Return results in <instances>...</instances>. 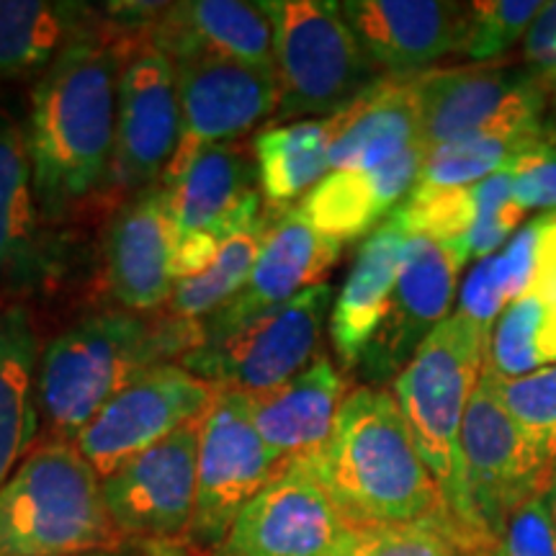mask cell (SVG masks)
<instances>
[{"instance_id":"ba28073f","label":"cell","mask_w":556,"mask_h":556,"mask_svg":"<svg viewBox=\"0 0 556 556\" xmlns=\"http://www.w3.org/2000/svg\"><path fill=\"white\" fill-rule=\"evenodd\" d=\"M462 454L471 510L479 531L495 546L513 513L546 490L556 458L513 420L490 368L479 377L464 415Z\"/></svg>"},{"instance_id":"3957f363","label":"cell","mask_w":556,"mask_h":556,"mask_svg":"<svg viewBox=\"0 0 556 556\" xmlns=\"http://www.w3.org/2000/svg\"><path fill=\"white\" fill-rule=\"evenodd\" d=\"M201 343V325L152 328L135 312L109 309L70 325L41 348L39 407L58 441L73 443L131 379Z\"/></svg>"},{"instance_id":"f1b7e54d","label":"cell","mask_w":556,"mask_h":556,"mask_svg":"<svg viewBox=\"0 0 556 556\" xmlns=\"http://www.w3.org/2000/svg\"><path fill=\"white\" fill-rule=\"evenodd\" d=\"M99 11L73 0H0V83L41 78Z\"/></svg>"},{"instance_id":"e0dca14e","label":"cell","mask_w":556,"mask_h":556,"mask_svg":"<svg viewBox=\"0 0 556 556\" xmlns=\"http://www.w3.org/2000/svg\"><path fill=\"white\" fill-rule=\"evenodd\" d=\"M345 531L328 492L291 462L242 507L217 556H330Z\"/></svg>"},{"instance_id":"7402d4cb","label":"cell","mask_w":556,"mask_h":556,"mask_svg":"<svg viewBox=\"0 0 556 556\" xmlns=\"http://www.w3.org/2000/svg\"><path fill=\"white\" fill-rule=\"evenodd\" d=\"M144 39L170 60L217 54L276 73L274 29L261 3L245 0H186L168 3Z\"/></svg>"},{"instance_id":"44dd1931","label":"cell","mask_w":556,"mask_h":556,"mask_svg":"<svg viewBox=\"0 0 556 556\" xmlns=\"http://www.w3.org/2000/svg\"><path fill=\"white\" fill-rule=\"evenodd\" d=\"M26 127L0 106V296L45 287L54 274V250L47 240Z\"/></svg>"},{"instance_id":"4dcf8cb0","label":"cell","mask_w":556,"mask_h":556,"mask_svg":"<svg viewBox=\"0 0 556 556\" xmlns=\"http://www.w3.org/2000/svg\"><path fill=\"white\" fill-rule=\"evenodd\" d=\"M548 127L484 129L426 150L415 189H458L510 168L528 148L552 135Z\"/></svg>"},{"instance_id":"2e32d148","label":"cell","mask_w":556,"mask_h":556,"mask_svg":"<svg viewBox=\"0 0 556 556\" xmlns=\"http://www.w3.org/2000/svg\"><path fill=\"white\" fill-rule=\"evenodd\" d=\"M340 13L384 78H415L462 54L471 29V3L448 0H345Z\"/></svg>"},{"instance_id":"b9f144b4","label":"cell","mask_w":556,"mask_h":556,"mask_svg":"<svg viewBox=\"0 0 556 556\" xmlns=\"http://www.w3.org/2000/svg\"><path fill=\"white\" fill-rule=\"evenodd\" d=\"M83 556H131V554L119 552V548H103V552H90V554H83Z\"/></svg>"},{"instance_id":"8fae6325","label":"cell","mask_w":556,"mask_h":556,"mask_svg":"<svg viewBox=\"0 0 556 556\" xmlns=\"http://www.w3.org/2000/svg\"><path fill=\"white\" fill-rule=\"evenodd\" d=\"M283 462L266 446L250 417L245 392H219L201 422L197 510L189 539L217 548L250 500L281 471Z\"/></svg>"},{"instance_id":"4316f807","label":"cell","mask_w":556,"mask_h":556,"mask_svg":"<svg viewBox=\"0 0 556 556\" xmlns=\"http://www.w3.org/2000/svg\"><path fill=\"white\" fill-rule=\"evenodd\" d=\"M41 343L26 304L0 302V486L37 448Z\"/></svg>"},{"instance_id":"9a60e30c","label":"cell","mask_w":556,"mask_h":556,"mask_svg":"<svg viewBox=\"0 0 556 556\" xmlns=\"http://www.w3.org/2000/svg\"><path fill=\"white\" fill-rule=\"evenodd\" d=\"M173 67L184 137L165 178L184 168L197 152L214 144H232L276 116L281 90L270 70L250 67L217 54H186L173 60Z\"/></svg>"},{"instance_id":"1f68e13d","label":"cell","mask_w":556,"mask_h":556,"mask_svg":"<svg viewBox=\"0 0 556 556\" xmlns=\"http://www.w3.org/2000/svg\"><path fill=\"white\" fill-rule=\"evenodd\" d=\"M263 227H266V217L258 225L242 229V232L225 240L217 261L204 274L173 283L168 299V312L173 319L201 325L245 289L248 278L253 274L255 258H258Z\"/></svg>"},{"instance_id":"ac0fdd59","label":"cell","mask_w":556,"mask_h":556,"mask_svg":"<svg viewBox=\"0 0 556 556\" xmlns=\"http://www.w3.org/2000/svg\"><path fill=\"white\" fill-rule=\"evenodd\" d=\"M343 242L328 238L304 217L302 208L289 206L266 217L258 258L245 289L212 317L201 323V340L222 338L248 319L281 307L336 266Z\"/></svg>"},{"instance_id":"603a6c76","label":"cell","mask_w":556,"mask_h":556,"mask_svg":"<svg viewBox=\"0 0 556 556\" xmlns=\"http://www.w3.org/2000/svg\"><path fill=\"white\" fill-rule=\"evenodd\" d=\"M426 144H415L400 157L371 170H330L302 199V214L319 232L338 242L364 238L397 212L420 178Z\"/></svg>"},{"instance_id":"277c9868","label":"cell","mask_w":556,"mask_h":556,"mask_svg":"<svg viewBox=\"0 0 556 556\" xmlns=\"http://www.w3.org/2000/svg\"><path fill=\"white\" fill-rule=\"evenodd\" d=\"M486 351L490 336L454 309L392 381V394L405 415L417 454L433 475L458 531L477 556H492L495 546L479 531L471 510L462 428L471 394L484 371Z\"/></svg>"},{"instance_id":"e575fe53","label":"cell","mask_w":556,"mask_h":556,"mask_svg":"<svg viewBox=\"0 0 556 556\" xmlns=\"http://www.w3.org/2000/svg\"><path fill=\"white\" fill-rule=\"evenodd\" d=\"M541 9L544 0H477L471 3V29L462 54L475 65L503 58L513 45L526 39Z\"/></svg>"},{"instance_id":"ab89813d","label":"cell","mask_w":556,"mask_h":556,"mask_svg":"<svg viewBox=\"0 0 556 556\" xmlns=\"http://www.w3.org/2000/svg\"><path fill=\"white\" fill-rule=\"evenodd\" d=\"M523 60L526 67L556 93V0L544 3V9L528 29L523 39Z\"/></svg>"},{"instance_id":"ffe728a7","label":"cell","mask_w":556,"mask_h":556,"mask_svg":"<svg viewBox=\"0 0 556 556\" xmlns=\"http://www.w3.org/2000/svg\"><path fill=\"white\" fill-rule=\"evenodd\" d=\"M258 170L235 144H214L163 180L176 238L212 235L229 240L263 219Z\"/></svg>"},{"instance_id":"4fadbf2b","label":"cell","mask_w":556,"mask_h":556,"mask_svg":"<svg viewBox=\"0 0 556 556\" xmlns=\"http://www.w3.org/2000/svg\"><path fill=\"white\" fill-rule=\"evenodd\" d=\"M201 422L176 430L103 477V503L119 536L139 541L189 536L197 510Z\"/></svg>"},{"instance_id":"d4e9b609","label":"cell","mask_w":556,"mask_h":556,"mask_svg":"<svg viewBox=\"0 0 556 556\" xmlns=\"http://www.w3.org/2000/svg\"><path fill=\"white\" fill-rule=\"evenodd\" d=\"M536 266L523 294L500 315L486 351V368L513 379L556 364V212L539 214Z\"/></svg>"},{"instance_id":"f35d334b","label":"cell","mask_w":556,"mask_h":556,"mask_svg":"<svg viewBox=\"0 0 556 556\" xmlns=\"http://www.w3.org/2000/svg\"><path fill=\"white\" fill-rule=\"evenodd\" d=\"M507 304H510V296H507V283L495 253L471 268L462 287V294H458L456 312L469 317L477 328H482L492 338V330H495Z\"/></svg>"},{"instance_id":"d6a6232c","label":"cell","mask_w":556,"mask_h":556,"mask_svg":"<svg viewBox=\"0 0 556 556\" xmlns=\"http://www.w3.org/2000/svg\"><path fill=\"white\" fill-rule=\"evenodd\" d=\"M330 556H475L435 526H348Z\"/></svg>"},{"instance_id":"cb8c5ba5","label":"cell","mask_w":556,"mask_h":556,"mask_svg":"<svg viewBox=\"0 0 556 556\" xmlns=\"http://www.w3.org/2000/svg\"><path fill=\"white\" fill-rule=\"evenodd\" d=\"M343 400V374L323 353L287 384L248 394L255 430L283 464L312 456L325 446Z\"/></svg>"},{"instance_id":"f546056e","label":"cell","mask_w":556,"mask_h":556,"mask_svg":"<svg viewBox=\"0 0 556 556\" xmlns=\"http://www.w3.org/2000/svg\"><path fill=\"white\" fill-rule=\"evenodd\" d=\"M338 114L325 119L274 124L253 139L255 170L263 199L274 206L307 197L330 173V150L338 137Z\"/></svg>"},{"instance_id":"74e56055","label":"cell","mask_w":556,"mask_h":556,"mask_svg":"<svg viewBox=\"0 0 556 556\" xmlns=\"http://www.w3.org/2000/svg\"><path fill=\"white\" fill-rule=\"evenodd\" d=\"M492 556H556V526L544 503V492L513 513Z\"/></svg>"},{"instance_id":"8992f818","label":"cell","mask_w":556,"mask_h":556,"mask_svg":"<svg viewBox=\"0 0 556 556\" xmlns=\"http://www.w3.org/2000/svg\"><path fill=\"white\" fill-rule=\"evenodd\" d=\"M274 29L278 109L274 122L338 114L384 78L361 50L340 3L261 0Z\"/></svg>"},{"instance_id":"5bb4252c","label":"cell","mask_w":556,"mask_h":556,"mask_svg":"<svg viewBox=\"0 0 556 556\" xmlns=\"http://www.w3.org/2000/svg\"><path fill=\"white\" fill-rule=\"evenodd\" d=\"M464 266V255L451 245L422 235H407L387 315L356 366L366 387L384 389L387 381L397 379L430 332L451 317Z\"/></svg>"},{"instance_id":"60d3db41","label":"cell","mask_w":556,"mask_h":556,"mask_svg":"<svg viewBox=\"0 0 556 556\" xmlns=\"http://www.w3.org/2000/svg\"><path fill=\"white\" fill-rule=\"evenodd\" d=\"M544 503L548 507V516H552L554 526H556V469H554V475H552V479H548V484L544 490Z\"/></svg>"},{"instance_id":"5b68a950","label":"cell","mask_w":556,"mask_h":556,"mask_svg":"<svg viewBox=\"0 0 556 556\" xmlns=\"http://www.w3.org/2000/svg\"><path fill=\"white\" fill-rule=\"evenodd\" d=\"M116 541L103 479L75 443H41L0 486V556H83Z\"/></svg>"},{"instance_id":"8d00e7d4","label":"cell","mask_w":556,"mask_h":556,"mask_svg":"<svg viewBox=\"0 0 556 556\" xmlns=\"http://www.w3.org/2000/svg\"><path fill=\"white\" fill-rule=\"evenodd\" d=\"M513 199L523 212L554 208L556 212V137L554 131L528 148L510 165Z\"/></svg>"},{"instance_id":"d6986e66","label":"cell","mask_w":556,"mask_h":556,"mask_svg":"<svg viewBox=\"0 0 556 556\" xmlns=\"http://www.w3.org/2000/svg\"><path fill=\"white\" fill-rule=\"evenodd\" d=\"M176 227L163 184L131 193L106 229V283L122 309L155 312L168 307L173 291Z\"/></svg>"},{"instance_id":"52a82bcc","label":"cell","mask_w":556,"mask_h":556,"mask_svg":"<svg viewBox=\"0 0 556 556\" xmlns=\"http://www.w3.org/2000/svg\"><path fill=\"white\" fill-rule=\"evenodd\" d=\"M332 302L330 283H317L227 336L201 340L180 356V366L217 392L255 394L287 384L319 356Z\"/></svg>"},{"instance_id":"d590c367","label":"cell","mask_w":556,"mask_h":556,"mask_svg":"<svg viewBox=\"0 0 556 556\" xmlns=\"http://www.w3.org/2000/svg\"><path fill=\"white\" fill-rule=\"evenodd\" d=\"M475 186L479 212L475 227H471L469 238L464 242V255H467V261L475 258L479 263L495 255L505 245L507 238L516 232L520 219L526 217V212L513 199L510 170L479 180Z\"/></svg>"},{"instance_id":"30bf717a","label":"cell","mask_w":556,"mask_h":556,"mask_svg":"<svg viewBox=\"0 0 556 556\" xmlns=\"http://www.w3.org/2000/svg\"><path fill=\"white\" fill-rule=\"evenodd\" d=\"M217 400L212 384L163 361L131 379L73 443L103 479L176 430L204 420Z\"/></svg>"},{"instance_id":"83f0119b","label":"cell","mask_w":556,"mask_h":556,"mask_svg":"<svg viewBox=\"0 0 556 556\" xmlns=\"http://www.w3.org/2000/svg\"><path fill=\"white\" fill-rule=\"evenodd\" d=\"M330 170H371L420 142L415 78H381L368 93L338 111Z\"/></svg>"},{"instance_id":"836d02e7","label":"cell","mask_w":556,"mask_h":556,"mask_svg":"<svg viewBox=\"0 0 556 556\" xmlns=\"http://www.w3.org/2000/svg\"><path fill=\"white\" fill-rule=\"evenodd\" d=\"M492 379L513 420L548 456L556 458V364L513 379L497 377L492 371Z\"/></svg>"},{"instance_id":"9c48e42d","label":"cell","mask_w":556,"mask_h":556,"mask_svg":"<svg viewBox=\"0 0 556 556\" xmlns=\"http://www.w3.org/2000/svg\"><path fill=\"white\" fill-rule=\"evenodd\" d=\"M548 88L528 67L469 65L415 75L426 150L484 129L546 127Z\"/></svg>"},{"instance_id":"7a4b0ae2","label":"cell","mask_w":556,"mask_h":556,"mask_svg":"<svg viewBox=\"0 0 556 556\" xmlns=\"http://www.w3.org/2000/svg\"><path fill=\"white\" fill-rule=\"evenodd\" d=\"M296 464L328 492L348 526H435L475 554L389 389L364 384L348 392L325 446Z\"/></svg>"},{"instance_id":"484cf974","label":"cell","mask_w":556,"mask_h":556,"mask_svg":"<svg viewBox=\"0 0 556 556\" xmlns=\"http://www.w3.org/2000/svg\"><path fill=\"white\" fill-rule=\"evenodd\" d=\"M407 232L389 217L358 250L330 312V340L343 368H356L397 287Z\"/></svg>"},{"instance_id":"7c38bea8","label":"cell","mask_w":556,"mask_h":556,"mask_svg":"<svg viewBox=\"0 0 556 556\" xmlns=\"http://www.w3.org/2000/svg\"><path fill=\"white\" fill-rule=\"evenodd\" d=\"M184 137L173 60L148 39H131L119 80L111 186L144 191L163 184Z\"/></svg>"},{"instance_id":"6da1fadb","label":"cell","mask_w":556,"mask_h":556,"mask_svg":"<svg viewBox=\"0 0 556 556\" xmlns=\"http://www.w3.org/2000/svg\"><path fill=\"white\" fill-rule=\"evenodd\" d=\"M93 26L34 83L26 144L47 225L73 217L111 186L119 80L131 39Z\"/></svg>"}]
</instances>
